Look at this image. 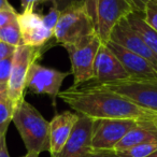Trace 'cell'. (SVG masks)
<instances>
[{
  "instance_id": "obj_18",
  "label": "cell",
  "mask_w": 157,
  "mask_h": 157,
  "mask_svg": "<svg viewBox=\"0 0 157 157\" xmlns=\"http://www.w3.org/2000/svg\"><path fill=\"white\" fill-rule=\"evenodd\" d=\"M0 41L15 48L22 44V33L17 20L0 29Z\"/></svg>"
},
{
  "instance_id": "obj_33",
  "label": "cell",
  "mask_w": 157,
  "mask_h": 157,
  "mask_svg": "<svg viewBox=\"0 0 157 157\" xmlns=\"http://www.w3.org/2000/svg\"><path fill=\"white\" fill-rule=\"evenodd\" d=\"M3 9H14L12 7V5L9 2V0H0V10H3Z\"/></svg>"
},
{
  "instance_id": "obj_21",
  "label": "cell",
  "mask_w": 157,
  "mask_h": 157,
  "mask_svg": "<svg viewBox=\"0 0 157 157\" xmlns=\"http://www.w3.org/2000/svg\"><path fill=\"white\" fill-rule=\"evenodd\" d=\"M142 13L144 21L157 31V3H147Z\"/></svg>"
},
{
  "instance_id": "obj_27",
  "label": "cell",
  "mask_w": 157,
  "mask_h": 157,
  "mask_svg": "<svg viewBox=\"0 0 157 157\" xmlns=\"http://www.w3.org/2000/svg\"><path fill=\"white\" fill-rule=\"evenodd\" d=\"M50 1V0H21V6L23 8V12H33L35 8L39 3Z\"/></svg>"
},
{
  "instance_id": "obj_17",
  "label": "cell",
  "mask_w": 157,
  "mask_h": 157,
  "mask_svg": "<svg viewBox=\"0 0 157 157\" xmlns=\"http://www.w3.org/2000/svg\"><path fill=\"white\" fill-rule=\"evenodd\" d=\"M127 21L136 33L143 39L150 50L157 56V31L144 21L142 12H133L127 16Z\"/></svg>"
},
{
  "instance_id": "obj_25",
  "label": "cell",
  "mask_w": 157,
  "mask_h": 157,
  "mask_svg": "<svg viewBox=\"0 0 157 157\" xmlns=\"http://www.w3.org/2000/svg\"><path fill=\"white\" fill-rule=\"evenodd\" d=\"M86 10H87L88 14H90V18H92L93 23H94L95 27L97 28V12H98V3L99 0H84Z\"/></svg>"
},
{
  "instance_id": "obj_7",
  "label": "cell",
  "mask_w": 157,
  "mask_h": 157,
  "mask_svg": "<svg viewBox=\"0 0 157 157\" xmlns=\"http://www.w3.org/2000/svg\"><path fill=\"white\" fill-rule=\"evenodd\" d=\"M140 121L136 120H96L92 136L93 151H113L115 145Z\"/></svg>"
},
{
  "instance_id": "obj_2",
  "label": "cell",
  "mask_w": 157,
  "mask_h": 157,
  "mask_svg": "<svg viewBox=\"0 0 157 157\" xmlns=\"http://www.w3.org/2000/svg\"><path fill=\"white\" fill-rule=\"evenodd\" d=\"M12 122L26 146L27 152H50V122L25 99L15 107Z\"/></svg>"
},
{
  "instance_id": "obj_24",
  "label": "cell",
  "mask_w": 157,
  "mask_h": 157,
  "mask_svg": "<svg viewBox=\"0 0 157 157\" xmlns=\"http://www.w3.org/2000/svg\"><path fill=\"white\" fill-rule=\"evenodd\" d=\"M17 12L15 9H3L0 10V29L8 26L17 20Z\"/></svg>"
},
{
  "instance_id": "obj_20",
  "label": "cell",
  "mask_w": 157,
  "mask_h": 157,
  "mask_svg": "<svg viewBox=\"0 0 157 157\" xmlns=\"http://www.w3.org/2000/svg\"><path fill=\"white\" fill-rule=\"evenodd\" d=\"M14 109L15 105L9 99L0 102V136L7 135L9 125L13 118Z\"/></svg>"
},
{
  "instance_id": "obj_5",
  "label": "cell",
  "mask_w": 157,
  "mask_h": 157,
  "mask_svg": "<svg viewBox=\"0 0 157 157\" xmlns=\"http://www.w3.org/2000/svg\"><path fill=\"white\" fill-rule=\"evenodd\" d=\"M86 83L94 87L107 90L124 96L139 107L157 113V78L156 80L126 78L109 83H96L94 81Z\"/></svg>"
},
{
  "instance_id": "obj_32",
  "label": "cell",
  "mask_w": 157,
  "mask_h": 157,
  "mask_svg": "<svg viewBox=\"0 0 157 157\" xmlns=\"http://www.w3.org/2000/svg\"><path fill=\"white\" fill-rule=\"evenodd\" d=\"M8 85L7 84H0V102L8 100Z\"/></svg>"
},
{
  "instance_id": "obj_6",
  "label": "cell",
  "mask_w": 157,
  "mask_h": 157,
  "mask_svg": "<svg viewBox=\"0 0 157 157\" xmlns=\"http://www.w3.org/2000/svg\"><path fill=\"white\" fill-rule=\"evenodd\" d=\"M43 46L35 48L29 45L16 46L12 60V70L8 82V98L14 105H17L25 99L26 78L30 66L41 56Z\"/></svg>"
},
{
  "instance_id": "obj_11",
  "label": "cell",
  "mask_w": 157,
  "mask_h": 157,
  "mask_svg": "<svg viewBox=\"0 0 157 157\" xmlns=\"http://www.w3.org/2000/svg\"><path fill=\"white\" fill-rule=\"evenodd\" d=\"M110 41L140 55L144 59L150 61L157 69V56L150 50L143 39L130 26L127 18H123L116 24L110 36Z\"/></svg>"
},
{
  "instance_id": "obj_28",
  "label": "cell",
  "mask_w": 157,
  "mask_h": 157,
  "mask_svg": "<svg viewBox=\"0 0 157 157\" xmlns=\"http://www.w3.org/2000/svg\"><path fill=\"white\" fill-rule=\"evenodd\" d=\"M52 2V6L58 9L59 11H63L66 8H68L70 5H72L75 1H82V0H50ZM84 1V0H83Z\"/></svg>"
},
{
  "instance_id": "obj_22",
  "label": "cell",
  "mask_w": 157,
  "mask_h": 157,
  "mask_svg": "<svg viewBox=\"0 0 157 157\" xmlns=\"http://www.w3.org/2000/svg\"><path fill=\"white\" fill-rule=\"evenodd\" d=\"M59 15H60V11L52 6L50 11L48 12V14L42 15V22H43V25L48 29V30L54 33V29H55V27H56L57 22H58Z\"/></svg>"
},
{
  "instance_id": "obj_13",
  "label": "cell",
  "mask_w": 157,
  "mask_h": 157,
  "mask_svg": "<svg viewBox=\"0 0 157 157\" xmlns=\"http://www.w3.org/2000/svg\"><path fill=\"white\" fill-rule=\"evenodd\" d=\"M129 78L128 73L113 52L107 46L101 44L97 53L94 65V82L109 83Z\"/></svg>"
},
{
  "instance_id": "obj_1",
  "label": "cell",
  "mask_w": 157,
  "mask_h": 157,
  "mask_svg": "<svg viewBox=\"0 0 157 157\" xmlns=\"http://www.w3.org/2000/svg\"><path fill=\"white\" fill-rule=\"evenodd\" d=\"M58 97L78 114L93 120H157L156 112L139 107L124 96L84 83L60 92Z\"/></svg>"
},
{
  "instance_id": "obj_35",
  "label": "cell",
  "mask_w": 157,
  "mask_h": 157,
  "mask_svg": "<svg viewBox=\"0 0 157 157\" xmlns=\"http://www.w3.org/2000/svg\"><path fill=\"white\" fill-rule=\"evenodd\" d=\"M147 157H157V151L153 153V154H151L150 156H147Z\"/></svg>"
},
{
  "instance_id": "obj_9",
  "label": "cell",
  "mask_w": 157,
  "mask_h": 157,
  "mask_svg": "<svg viewBox=\"0 0 157 157\" xmlns=\"http://www.w3.org/2000/svg\"><path fill=\"white\" fill-rule=\"evenodd\" d=\"M133 12L139 11L132 0H99L96 33L103 44L110 40L116 24Z\"/></svg>"
},
{
  "instance_id": "obj_34",
  "label": "cell",
  "mask_w": 157,
  "mask_h": 157,
  "mask_svg": "<svg viewBox=\"0 0 157 157\" xmlns=\"http://www.w3.org/2000/svg\"><path fill=\"white\" fill-rule=\"evenodd\" d=\"M23 157H39V154L35 152H27V154Z\"/></svg>"
},
{
  "instance_id": "obj_31",
  "label": "cell",
  "mask_w": 157,
  "mask_h": 157,
  "mask_svg": "<svg viewBox=\"0 0 157 157\" xmlns=\"http://www.w3.org/2000/svg\"><path fill=\"white\" fill-rule=\"evenodd\" d=\"M132 1L139 12H143L144 8L147 3H157V0H132Z\"/></svg>"
},
{
  "instance_id": "obj_19",
  "label": "cell",
  "mask_w": 157,
  "mask_h": 157,
  "mask_svg": "<svg viewBox=\"0 0 157 157\" xmlns=\"http://www.w3.org/2000/svg\"><path fill=\"white\" fill-rule=\"evenodd\" d=\"M157 151V141L144 142L129 147L127 150L117 152L123 157H147Z\"/></svg>"
},
{
  "instance_id": "obj_29",
  "label": "cell",
  "mask_w": 157,
  "mask_h": 157,
  "mask_svg": "<svg viewBox=\"0 0 157 157\" xmlns=\"http://www.w3.org/2000/svg\"><path fill=\"white\" fill-rule=\"evenodd\" d=\"M88 157H123L114 151H93Z\"/></svg>"
},
{
  "instance_id": "obj_23",
  "label": "cell",
  "mask_w": 157,
  "mask_h": 157,
  "mask_svg": "<svg viewBox=\"0 0 157 157\" xmlns=\"http://www.w3.org/2000/svg\"><path fill=\"white\" fill-rule=\"evenodd\" d=\"M12 60H13V56L0 60V84L8 85L10 75H11Z\"/></svg>"
},
{
  "instance_id": "obj_4",
  "label": "cell",
  "mask_w": 157,
  "mask_h": 157,
  "mask_svg": "<svg viewBox=\"0 0 157 157\" xmlns=\"http://www.w3.org/2000/svg\"><path fill=\"white\" fill-rule=\"evenodd\" d=\"M102 44L99 36L93 33L63 48L68 51L71 61L73 85L78 86L94 78V65L97 53Z\"/></svg>"
},
{
  "instance_id": "obj_14",
  "label": "cell",
  "mask_w": 157,
  "mask_h": 157,
  "mask_svg": "<svg viewBox=\"0 0 157 157\" xmlns=\"http://www.w3.org/2000/svg\"><path fill=\"white\" fill-rule=\"evenodd\" d=\"M17 22L22 33V44L24 45L40 48L54 37V33L43 25L42 15L35 11L18 13Z\"/></svg>"
},
{
  "instance_id": "obj_16",
  "label": "cell",
  "mask_w": 157,
  "mask_h": 157,
  "mask_svg": "<svg viewBox=\"0 0 157 157\" xmlns=\"http://www.w3.org/2000/svg\"><path fill=\"white\" fill-rule=\"evenodd\" d=\"M157 141V120L140 121L136 127L125 135L113 148L114 152L127 150L144 142Z\"/></svg>"
},
{
  "instance_id": "obj_26",
  "label": "cell",
  "mask_w": 157,
  "mask_h": 157,
  "mask_svg": "<svg viewBox=\"0 0 157 157\" xmlns=\"http://www.w3.org/2000/svg\"><path fill=\"white\" fill-rule=\"evenodd\" d=\"M15 48H16L15 46L9 45V44L5 43V42L0 41V60L13 56L14 52H15Z\"/></svg>"
},
{
  "instance_id": "obj_10",
  "label": "cell",
  "mask_w": 157,
  "mask_h": 157,
  "mask_svg": "<svg viewBox=\"0 0 157 157\" xmlns=\"http://www.w3.org/2000/svg\"><path fill=\"white\" fill-rule=\"evenodd\" d=\"M95 120L80 114L71 135L61 152L55 157H88L93 152L92 136Z\"/></svg>"
},
{
  "instance_id": "obj_15",
  "label": "cell",
  "mask_w": 157,
  "mask_h": 157,
  "mask_svg": "<svg viewBox=\"0 0 157 157\" xmlns=\"http://www.w3.org/2000/svg\"><path fill=\"white\" fill-rule=\"evenodd\" d=\"M80 114L76 112L65 111L58 113L50 122V154L55 157L61 152L68 141Z\"/></svg>"
},
{
  "instance_id": "obj_12",
  "label": "cell",
  "mask_w": 157,
  "mask_h": 157,
  "mask_svg": "<svg viewBox=\"0 0 157 157\" xmlns=\"http://www.w3.org/2000/svg\"><path fill=\"white\" fill-rule=\"evenodd\" d=\"M105 44L121 61L124 69L128 73L129 78H132V80H156L157 78V69L150 61L110 40Z\"/></svg>"
},
{
  "instance_id": "obj_3",
  "label": "cell",
  "mask_w": 157,
  "mask_h": 157,
  "mask_svg": "<svg viewBox=\"0 0 157 157\" xmlns=\"http://www.w3.org/2000/svg\"><path fill=\"white\" fill-rule=\"evenodd\" d=\"M96 33V27L86 10L84 1H75L60 12L54 29L56 42L63 46Z\"/></svg>"
},
{
  "instance_id": "obj_30",
  "label": "cell",
  "mask_w": 157,
  "mask_h": 157,
  "mask_svg": "<svg viewBox=\"0 0 157 157\" xmlns=\"http://www.w3.org/2000/svg\"><path fill=\"white\" fill-rule=\"evenodd\" d=\"M0 157H10L6 142V135L0 136Z\"/></svg>"
},
{
  "instance_id": "obj_8",
  "label": "cell",
  "mask_w": 157,
  "mask_h": 157,
  "mask_svg": "<svg viewBox=\"0 0 157 157\" xmlns=\"http://www.w3.org/2000/svg\"><path fill=\"white\" fill-rule=\"evenodd\" d=\"M71 72H63L48 68L37 61L30 66L26 78V88L38 95H46L52 99L53 105H56V98L60 93L63 82Z\"/></svg>"
}]
</instances>
